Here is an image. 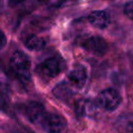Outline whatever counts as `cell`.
Masks as SVG:
<instances>
[{
	"label": "cell",
	"instance_id": "7a4b0ae2",
	"mask_svg": "<svg viewBox=\"0 0 133 133\" xmlns=\"http://www.w3.org/2000/svg\"><path fill=\"white\" fill-rule=\"evenodd\" d=\"M10 66L22 83L28 84L31 80V60L26 53L17 50L10 58Z\"/></svg>",
	"mask_w": 133,
	"mask_h": 133
},
{
	"label": "cell",
	"instance_id": "ba28073f",
	"mask_svg": "<svg viewBox=\"0 0 133 133\" xmlns=\"http://www.w3.org/2000/svg\"><path fill=\"white\" fill-rule=\"evenodd\" d=\"M89 21L91 26L98 29H106L110 25V17L104 10H95L89 16Z\"/></svg>",
	"mask_w": 133,
	"mask_h": 133
},
{
	"label": "cell",
	"instance_id": "9c48e42d",
	"mask_svg": "<svg viewBox=\"0 0 133 133\" xmlns=\"http://www.w3.org/2000/svg\"><path fill=\"white\" fill-rule=\"evenodd\" d=\"M52 92H53L55 98L60 100H68L73 94L71 86L68 83V81H63L57 84L53 89Z\"/></svg>",
	"mask_w": 133,
	"mask_h": 133
},
{
	"label": "cell",
	"instance_id": "6da1fadb",
	"mask_svg": "<svg viewBox=\"0 0 133 133\" xmlns=\"http://www.w3.org/2000/svg\"><path fill=\"white\" fill-rule=\"evenodd\" d=\"M65 62L60 56H53L42 60L36 66V73L43 80L57 78L65 69Z\"/></svg>",
	"mask_w": 133,
	"mask_h": 133
},
{
	"label": "cell",
	"instance_id": "30bf717a",
	"mask_svg": "<svg viewBox=\"0 0 133 133\" xmlns=\"http://www.w3.org/2000/svg\"><path fill=\"white\" fill-rule=\"evenodd\" d=\"M25 44L28 49L32 50V51H40L46 48V42L43 37L32 35L26 39Z\"/></svg>",
	"mask_w": 133,
	"mask_h": 133
},
{
	"label": "cell",
	"instance_id": "8fae6325",
	"mask_svg": "<svg viewBox=\"0 0 133 133\" xmlns=\"http://www.w3.org/2000/svg\"><path fill=\"white\" fill-rule=\"evenodd\" d=\"M93 111V104L89 100L80 99L77 101L75 106V112L78 116H88Z\"/></svg>",
	"mask_w": 133,
	"mask_h": 133
},
{
	"label": "cell",
	"instance_id": "7c38bea8",
	"mask_svg": "<svg viewBox=\"0 0 133 133\" xmlns=\"http://www.w3.org/2000/svg\"><path fill=\"white\" fill-rule=\"evenodd\" d=\"M8 95L6 89L0 84V109L5 110L8 109Z\"/></svg>",
	"mask_w": 133,
	"mask_h": 133
},
{
	"label": "cell",
	"instance_id": "3957f363",
	"mask_svg": "<svg viewBox=\"0 0 133 133\" xmlns=\"http://www.w3.org/2000/svg\"><path fill=\"white\" fill-rule=\"evenodd\" d=\"M37 124L46 133H61L66 127V121L62 116L46 111Z\"/></svg>",
	"mask_w": 133,
	"mask_h": 133
},
{
	"label": "cell",
	"instance_id": "52a82bcc",
	"mask_svg": "<svg viewBox=\"0 0 133 133\" xmlns=\"http://www.w3.org/2000/svg\"><path fill=\"white\" fill-rule=\"evenodd\" d=\"M46 112L44 106L41 103L36 101H30L28 104L24 105L23 113L25 117L29 120L31 123L37 124L40 120L41 117Z\"/></svg>",
	"mask_w": 133,
	"mask_h": 133
},
{
	"label": "cell",
	"instance_id": "5bb4252c",
	"mask_svg": "<svg viewBox=\"0 0 133 133\" xmlns=\"http://www.w3.org/2000/svg\"><path fill=\"white\" fill-rule=\"evenodd\" d=\"M6 42H8V39L6 35L2 30H0V51L6 46Z\"/></svg>",
	"mask_w": 133,
	"mask_h": 133
},
{
	"label": "cell",
	"instance_id": "4fadbf2b",
	"mask_svg": "<svg viewBox=\"0 0 133 133\" xmlns=\"http://www.w3.org/2000/svg\"><path fill=\"white\" fill-rule=\"evenodd\" d=\"M123 11H124L125 16H127V17L131 20L133 17V2H132V0H129V1L126 3L125 6H124Z\"/></svg>",
	"mask_w": 133,
	"mask_h": 133
},
{
	"label": "cell",
	"instance_id": "e0dca14e",
	"mask_svg": "<svg viewBox=\"0 0 133 133\" xmlns=\"http://www.w3.org/2000/svg\"><path fill=\"white\" fill-rule=\"evenodd\" d=\"M0 4H1V0H0Z\"/></svg>",
	"mask_w": 133,
	"mask_h": 133
},
{
	"label": "cell",
	"instance_id": "8992f818",
	"mask_svg": "<svg viewBox=\"0 0 133 133\" xmlns=\"http://www.w3.org/2000/svg\"><path fill=\"white\" fill-rule=\"evenodd\" d=\"M88 79V72L85 66H78L68 74V83L73 88L81 89L84 88Z\"/></svg>",
	"mask_w": 133,
	"mask_h": 133
},
{
	"label": "cell",
	"instance_id": "2e32d148",
	"mask_svg": "<svg viewBox=\"0 0 133 133\" xmlns=\"http://www.w3.org/2000/svg\"><path fill=\"white\" fill-rule=\"evenodd\" d=\"M38 1H42V2H45V1H46V0H38Z\"/></svg>",
	"mask_w": 133,
	"mask_h": 133
},
{
	"label": "cell",
	"instance_id": "277c9868",
	"mask_svg": "<svg viewBox=\"0 0 133 133\" xmlns=\"http://www.w3.org/2000/svg\"><path fill=\"white\" fill-rule=\"evenodd\" d=\"M121 96L115 89H106L98 94L97 98V104L98 107L108 111H113L118 108L121 103Z\"/></svg>",
	"mask_w": 133,
	"mask_h": 133
},
{
	"label": "cell",
	"instance_id": "9a60e30c",
	"mask_svg": "<svg viewBox=\"0 0 133 133\" xmlns=\"http://www.w3.org/2000/svg\"><path fill=\"white\" fill-rule=\"evenodd\" d=\"M25 0H8V5L10 8H15V6L20 5Z\"/></svg>",
	"mask_w": 133,
	"mask_h": 133
},
{
	"label": "cell",
	"instance_id": "5b68a950",
	"mask_svg": "<svg viewBox=\"0 0 133 133\" xmlns=\"http://www.w3.org/2000/svg\"><path fill=\"white\" fill-rule=\"evenodd\" d=\"M80 46L84 50L97 57H102L108 51V44L99 36H89L82 39Z\"/></svg>",
	"mask_w": 133,
	"mask_h": 133
}]
</instances>
